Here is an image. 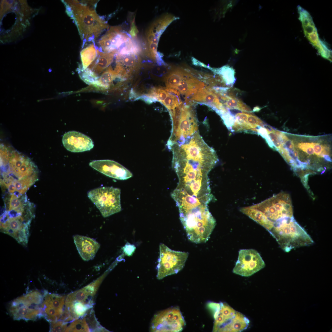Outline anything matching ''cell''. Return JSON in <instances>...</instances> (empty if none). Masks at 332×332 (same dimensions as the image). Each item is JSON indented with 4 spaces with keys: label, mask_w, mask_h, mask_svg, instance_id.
Segmentation results:
<instances>
[{
    "label": "cell",
    "mask_w": 332,
    "mask_h": 332,
    "mask_svg": "<svg viewBox=\"0 0 332 332\" xmlns=\"http://www.w3.org/2000/svg\"><path fill=\"white\" fill-rule=\"evenodd\" d=\"M121 192L119 188L103 187L89 191L87 195L102 216L106 217L121 211Z\"/></svg>",
    "instance_id": "ba28073f"
},
{
    "label": "cell",
    "mask_w": 332,
    "mask_h": 332,
    "mask_svg": "<svg viewBox=\"0 0 332 332\" xmlns=\"http://www.w3.org/2000/svg\"><path fill=\"white\" fill-rule=\"evenodd\" d=\"M74 242L82 258L88 261L93 259L100 247V244L94 239L79 235L73 236Z\"/></svg>",
    "instance_id": "d6986e66"
},
{
    "label": "cell",
    "mask_w": 332,
    "mask_h": 332,
    "mask_svg": "<svg viewBox=\"0 0 332 332\" xmlns=\"http://www.w3.org/2000/svg\"><path fill=\"white\" fill-rule=\"evenodd\" d=\"M63 144L70 152H79L89 151L94 145L92 139L81 132L73 131L65 133L62 138Z\"/></svg>",
    "instance_id": "ac0fdd59"
},
{
    "label": "cell",
    "mask_w": 332,
    "mask_h": 332,
    "mask_svg": "<svg viewBox=\"0 0 332 332\" xmlns=\"http://www.w3.org/2000/svg\"><path fill=\"white\" fill-rule=\"evenodd\" d=\"M297 9L299 19L301 22L305 35L322 56L329 57L331 51L326 43L320 39L311 16L300 6L297 7Z\"/></svg>",
    "instance_id": "4fadbf2b"
},
{
    "label": "cell",
    "mask_w": 332,
    "mask_h": 332,
    "mask_svg": "<svg viewBox=\"0 0 332 332\" xmlns=\"http://www.w3.org/2000/svg\"><path fill=\"white\" fill-rule=\"evenodd\" d=\"M42 316L50 323L57 321L63 311L65 296L45 291Z\"/></svg>",
    "instance_id": "9a60e30c"
},
{
    "label": "cell",
    "mask_w": 332,
    "mask_h": 332,
    "mask_svg": "<svg viewBox=\"0 0 332 332\" xmlns=\"http://www.w3.org/2000/svg\"><path fill=\"white\" fill-rule=\"evenodd\" d=\"M44 296L32 290L18 297L10 303L9 312L14 320H35L42 317V305Z\"/></svg>",
    "instance_id": "52a82bcc"
},
{
    "label": "cell",
    "mask_w": 332,
    "mask_h": 332,
    "mask_svg": "<svg viewBox=\"0 0 332 332\" xmlns=\"http://www.w3.org/2000/svg\"><path fill=\"white\" fill-rule=\"evenodd\" d=\"M323 157H324L327 161L330 162H332L331 159L329 155L326 154L324 155L323 156Z\"/></svg>",
    "instance_id": "f6af8a7d"
},
{
    "label": "cell",
    "mask_w": 332,
    "mask_h": 332,
    "mask_svg": "<svg viewBox=\"0 0 332 332\" xmlns=\"http://www.w3.org/2000/svg\"><path fill=\"white\" fill-rule=\"evenodd\" d=\"M298 147L299 148L309 155L314 154L313 148V143L302 142L298 144Z\"/></svg>",
    "instance_id": "ab89813d"
},
{
    "label": "cell",
    "mask_w": 332,
    "mask_h": 332,
    "mask_svg": "<svg viewBox=\"0 0 332 332\" xmlns=\"http://www.w3.org/2000/svg\"><path fill=\"white\" fill-rule=\"evenodd\" d=\"M251 206L261 211L274 223L283 218L293 216L290 197L283 192Z\"/></svg>",
    "instance_id": "9c48e42d"
},
{
    "label": "cell",
    "mask_w": 332,
    "mask_h": 332,
    "mask_svg": "<svg viewBox=\"0 0 332 332\" xmlns=\"http://www.w3.org/2000/svg\"><path fill=\"white\" fill-rule=\"evenodd\" d=\"M219 74L227 85L232 86L236 81L234 69L229 65H226L217 69H211Z\"/></svg>",
    "instance_id": "4316f807"
},
{
    "label": "cell",
    "mask_w": 332,
    "mask_h": 332,
    "mask_svg": "<svg viewBox=\"0 0 332 332\" xmlns=\"http://www.w3.org/2000/svg\"><path fill=\"white\" fill-rule=\"evenodd\" d=\"M116 63L121 69V75L127 78L133 72L137 70L140 65L139 55L133 53L116 54Z\"/></svg>",
    "instance_id": "ffe728a7"
},
{
    "label": "cell",
    "mask_w": 332,
    "mask_h": 332,
    "mask_svg": "<svg viewBox=\"0 0 332 332\" xmlns=\"http://www.w3.org/2000/svg\"><path fill=\"white\" fill-rule=\"evenodd\" d=\"M313 148L314 153L318 157H320V155L323 150L322 145L318 143H313Z\"/></svg>",
    "instance_id": "b9f144b4"
},
{
    "label": "cell",
    "mask_w": 332,
    "mask_h": 332,
    "mask_svg": "<svg viewBox=\"0 0 332 332\" xmlns=\"http://www.w3.org/2000/svg\"><path fill=\"white\" fill-rule=\"evenodd\" d=\"M274 129H273V130L271 131H267L269 136L274 145L277 148V151H278L282 149L283 147L282 143L278 136L274 132Z\"/></svg>",
    "instance_id": "f35d334b"
},
{
    "label": "cell",
    "mask_w": 332,
    "mask_h": 332,
    "mask_svg": "<svg viewBox=\"0 0 332 332\" xmlns=\"http://www.w3.org/2000/svg\"><path fill=\"white\" fill-rule=\"evenodd\" d=\"M97 57L89 68L97 75L110 65L117 52H103L98 49L97 50Z\"/></svg>",
    "instance_id": "603a6c76"
},
{
    "label": "cell",
    "mask_w": 332,
    "mask_h": 332,
    "mask_svg": "<svg viewBox=\"0 0 332 332\" xmlns=\"http://www.w3.org/2000/svg\"><path fill=\"white\" fill-rule=\"evenodd\" d=\"M82 67L85 69L95 60L97 56L96 49L94 44H91L81 51Z\"/></svg>",
    "instance_id": "d4e9b609"
},
{
    "label": "cell",
    "mask_w": 332,
    "mask_h": 332,
    "mask_svg": "<svg viewBox=\"0 0 332 332\" xmlns=\"http://www.w3.org/2000/svg\"><path fill=\"white\" fill-rule=\"evenodd\" d=\"M137 99L142 100L149 104L157 101L156 100L151 97L148 94L142 95L138 97Z\"/></svg>",
    "instance_id": "7bdbcfd3"
},
{
    "label": "cell",
    "mask_w": 332,
    "mask_h": 332,
    "mask_svg": "<svg viewBox=\"0 0 332 332\" xmlns=\"http://www.w3.org/2000/svg\"><path fill=\"white\" fill-rule=\"evenodd\" d=\"M131 38L129 34L122 30L121 26H111L99 41L100 49L105 53L117 52Z\"/></svg>",
    "instance_id": "5bb4252c"
},
{
    "label": "cell",
    "mask_w": 332,
    "mask_h": 332,
    "mask_svg": "<svg viewBox=\"0 0 332 332\" xmlns=\"http://www.w3.org/2000/svg\"><path fill=\"white\" fill-rule=\"evenodd\" d=\"M247 121L248 124L251 127V129L256 128L259 126L263 127L264 124L262 121L259 118L252 114H248Z\"/></svg>",
    "instance_id": "8d00e7d4"
},
{
    "label": "cell",
    "mask_w": 332,
    "mask_h": 332,
    "mask_svg": "<svg viewBox=\"0 0 332 332\" xmlns=\"http://www.w3.org/2000/svg\"><path fill=\"white\" fill-rule=\"evenodd\" d=\"M255 132H257L265 139L270 147L274 150L277 151V149L269 136L268 131L266 128L263 127L259 126L255 128Z\"/></svg>",
    "instance_id": "e575fe53"
},
{
    "label": "cell",
    "mask_w": 332,
    "mask_h": 332,
    "mask_svg": "<svg viewBox=\"0 0 332 332\" xmlns=\"http://www.w3.org/2000/svg\"><path fill=\"white\" fill-rule=\"evenodd\" d=\"M191 99L208 105L218 114L227 108L220 102L217 94L213 89L209 88L200 89L193 94Z\"/></svg>",
    "instance_id": "7402d4cb"
},
{
    "label": "cell",
    "mask_w": 332,
    "mask_h": 332,
    "mask_svg": "<svg viewBox=\"0 0 332 332\" xmlns=\"http://www.w3.org/2000/svg\"><path fill=\"white\" fill-rule=\"evenodd\" d=\"M92 297L83 288L68 295L65 300V306H68L76 301L93 305L90 300Z\"/></svg>",
    "instance_id": "484cf974"
},
{
    "label": "cell",
    "mask_w": 332,
    "mask_h": 332,
    "mask_svg": "<svg viewBox=\"0 0 332 332\" xmlns=\"http://www.w3.org/2000/svg\"><path fill=\"white\" fill-rule=\"evenodd\" d=\"M67 323L61 320L50 323V331L51 332L65 331L67 327Z\"/></svg>",
    "instance_id": "74e56055"
},
{
    "label": "cell",
    "mask_w": 332,
    "mask_h": 332,
    "mask_svg": "<svg viewBox=\"0 0 332 332\" xmlns=\"http://www.w3.org/2000/svg\"><path fill=\"white\" fill-rule=\"evenodd\" d=\"M157 278L162 279L177 273L184 267L188 257V252L173 250L163 243L159 247Z\"/></svg>",
    "instance_id": "30bf717a"
},
{
    "label": "cell",
    "mask_w": 332,
    "mask_h": 332,
    "mask_svg": "<svg viewBox=\"0 0 332 332\" xmlns=\"http://www.w3.org/2000/svg\"><path fill=\"white\" fill-rule=\"evenodd\" d=\"M268 232L276 240L281 249L287 252L297 248L311 245L314 242L293 216L283 218L276 221Z\"/></svg>",
    "instance_id": "277c9868"
},
{
    "label": "cell",
    "mask_w": 332,
    "mask_h": 332,
    "mask_svg": "<svg viewBox=\"0 0 332 332\" xmlns=\"http://www.w3.org/2000/svg\"><path fill=\"white\" fill-rule=\"evenodd\" d=\"M179 212L188 240L197 244L207 242L216 225L208 205H202Z\"/></svg>",
    "instance_id": "3957f363"
},
{
    "label": "cell",
    "mask_w": 332,
    "mask_h": 332,
    "mask_svg": "<svg viewBox=\"0 0 332 332\" xmlns=\"http://www.w3.org/2000/svg\"><path fill=\"white\" fill-rule=\"evenodd\" d=\"M80 78L87 84L95 86L99 78L97 75L89 68L84 70L81 65L78 69Z\"/></svg>",
    "instance_id": "1f68e13d"
},
{
    "label": "cell",
    "mask_w": 332,
    "mask_h": 332,
    "mask_svg": "<svg viewBox=\"0 0 332 332\" xmlns=\"http://www.w3.org/2000/svg\"><path fill=\"white\" fill-rule=\"evenodd\" d=\"M186 323L180 309L169 308L155 315L152 320L151 330L152 332H175L182 331Z\"/></svg>",
    "instance_id": "8fae6325"
},
{
    "label": "cell",
    "mask_w": 332,
    "mask_h": 332,
    "mask_svg": "<svg viewBox=\"0 0 332 332\" xmlns=\"http://www.w3.org/2000/svg\"><path fill=\"white\" fill-rule=\"evenodd\" d=\"M265 266L264 261L257 251L252 249H241L232 271L242 276L249 277Z\"/></svg>",
    "instance_id": "7c38bea8"
},
{
    "label": "cell",
    "mask_w": 332,
    "mask_h": 332,
    "mask_svg": "<svg viewBox=\"0 0 332 332\" xmlns=\"http://www.w3.org/2000/svg\"><path fill=\"white\" fill-rule=\"evenodd\" d=\"M175 18L174 17L170 15H165L154 21L148 29L146 36L148 52L150 54L156 53L160 36L167 26Z\"/></svg>",
    "instance_id": "e0dca14e"
},
{
    "label": "cell",
    "mask_w": 332,
    "mask_h": 332,
    "mask_svg": "<svg viewBox=\"0 0 332 332\" xmlns=\"http://www.w3.org/2000/svg\"><path fill=\"white\" fill-rule=\"evenodd\" d=\"M93 305L84 302L76 301L67 306H65L69 310L71 316L74 320L83 317L88 310L92 307Z\"/></svg>",
    "instance_id": "83f0119b"
},
{
    "label": "cell",
    "mask_w": 332,
    "mask_h": 332,
    "mask_svg": "<svg viewBox=\"0 0 332 332\" xmlns=\"http://www.w3.org/2000/svg\"><path fill=\"white\" fill-rule=\"evenodd\" d=\"M93 169L101 173L114 179L126 180L131 178L132 173L118 162L109 160L93 161L89 163Z\"/></svg>",
    "instance_id": "2e32d148"
},
{
    "label": "cell",
    "mask_w": 332,
    "mask_h": 332,
    "mask_svg": "<svg viewBox=\"0 0 332 332\" xmlns=\"http://www.w3.org/2000/svg\"><path fill=\"white\" fill-rule=\"evenodd\" d=\"M224 104L227 109H236L248 113L252 112L250 107L234 96H228Z\"/></svg>",
    "instance_id": "4dcf8cb0"
},
{
    "label": "cell",
    "mask_w": 332,
    "mask_h": 332,
    "mask_svg": "<svg viewBox=\"0 0 332 332\" xmlns=\"http://www.w3.org/2000/svg\"><path fill=\"white\" fill-rule=\"evenodd\" d=\"M71 17L77 26L82 47L86 42H94L100 34L108 28L107 23L96 13L95 9L85 4L73 1L71 4Z\"/></svg>",
    "instance_id": "5b68a950"
},
{
    "label": "cell",
    "mask_w": 332,
    "mask_h": 332,
    "mask_svg": "<svg viewBox=\"0 0 332 332\" xmlns=\"http://www.w3.org/2000/svg\"><path fill=\"white\" fill-rule=\"evenodd\" d=\"M287 148L290 150L294 149V144L291 140L289 139L286 140L284 143Z\"/></svg>",
    "instance_id": "ee69618b"
},
{
    "label": "cell",
    "mask_w": 332,
    "mask_h": 332,
    "mask_svg": "<svg viewBox=\"0 0 332 332\" xmlns=\"http://www.w3.org/2000/svg\"><path fill=\"white\" fill-rule=\"evenodd\" d=\"M239 210L263 226L268 231L271 230L274 226V222L270 220L263 212L259 210L249 206L241 208Z\"/></svg>",
    "instance_id": "cb8c5ba5"
},
{
    "label": "cell",
    "mask_w": 332,
    "mask_h": 332,
    "mask_svg": "<svg viewBox=\"0 0 332 332\" xmlns=\"http://www.w3.org/2000/svg\"><path fill=\"white\" fill-rule=\"evenodd\" d=\"M22 215L14 217H8L2 214L0 218L1 228L6 233L16 239L19 232L28 227L30 221H26Z\"/></svg>",
    "instance_id": "44dd1931"
},
{
    "label": "cell",
    "mask_w": 332,
    "mask_h": 332,
    "mask_svg": "<svg viewBox=\"0 0 332 332\" xmlns=\"http://www.w3.org/2000/svg\"><path fill=\"white\" fill-rule=\"evenodd\" d=\"M135 18L133 19L131 23L129 35L132 38H135L138 33V30L135 25Z\"/></svg>",
    "instance_id": "60d3db41"
},
{
    "label": "cell",
    "mask_w": 332,
    "mask_h": 332,
    "mask_svg": "<svg viewBox=\"0 0 332 332\" xmlns=\"http://www.w3.org/2000/svg\"><path fill=\"white\" fill-rule=\"evenodd\" d=\"M90 331L84 318L73 322L67 327L65 332H90Z\"/></svg>",
    "instance_id": "836d02e7"
},
{
    "label": "cell",
    "mask_w": 332,
    "mask_h": 332,
    "mask_svg": "<svg viewBox=\"0 0 332 332\" xmlns=\"http://www.w3.org/2000/svg\"><path fill=\"white\" fill-rule=\"evenodd\" d=\"M248 113H238L235 116V120L232 126L231 131L232 132H240L251 129L247 122Z\"/></svg>",
    "instance_id": "f1b7e54d"
},
{
    "label": "cell",
    "mask_w": 332,
    "mask_h": 332,
    "mask_svg": "<svg viewBox=\"0 0 332 332\" xmlns=\"http://www.w3.org/2000/svg\"><path fill=\"white\" fill-rule=\"evenodd\" d=\"M207 306L214 319L213 332H240L249 325V320L246 316L226 303L210 302Z\"/></svg>",
    "instance_id": "8992f818"
},
{
    "label": "cell",
    "mask_w": 332,
    "mask_h": 332,
    "mask_svg": "<svg viewBox=\"0 0 332 332\" xmlns=\"http://www.w3.org/2000/svg\"><path fill=\"white\" fill-rule=\"evenodd\" d=\"M220 117L228 129L231 131L232 126L235 120V116L228 110L220 116Z\"/></svg>",
    "instance_id": "d590c367"
},
{
    "label": "cell",
    "mask_w": 332,
    "mask_h": 332,
    "mask_svg": "<svg viewBox=\"0 0 332 332\" xmlns=\"http://www.w3.org/2000/svg\"><path fill=\"white\" fill-rule=\"evenodd\" d=\"M172 154V167L182 184L209 179L208 173L219 160L214 151L197 144L183 146Z\"/></svg>",
    "instance_id": "6da1fadb"
},
{
    "label": "cell",
    "mask_w": 332,
    "mask_h": 332,
    "mask_svg": "<svg viewBox=\"0 0 332 332\" xmlns=\"http://www.w3.org/2000/svg\"><path fill=\"white\" fill-rule=\"evenodd\" d=\"M116 75L111 66H109L99 77L95 86L107 89L109 88Z\"/></svg>",
    "instance_id": "f546056e"
},
{
    "label": "cell",
    "mask_w": 332,
    "mask_h": 332,
    "mask_svg": "<svg viewBox=\"0 0 332 332\" xmlns=\"http://www.w3.org/2000/svg\"><path fill=\"white\" fill-rule=\"evenodd\" d=\"M1 156L0 184L9 195H23L38 180L35 164L28 158L15 154Z\"/></svg>",
    "instance_id": "7a4b0ae2"
},
{
    "label": "cell",
    "mask_w": 332,
    "mask_h": 332,
    "mask_svg": "<svg viewBox=\"0 0 332 332\" xmlns=\"http://www.w3.org/2000/svg\"><path fill=\"white\" fill-rule=\"evenodd\" d=\"M184 71L176 69L170 73L165 79V83L167 88L175 89L183 77Z\"/></svg>",
    "instance_id": "d6a6232c"
}]
</instances>
